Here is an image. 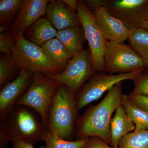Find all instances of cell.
Masks as SVG:
<instances>
[{"mask_svg":"<svg viewBox=\"0 0 148 148\" xmlns=\"http://www.w3.org/2000/svg\"><path fill=\"white\" fill-rule=\"evenodd\" d=\"M60 85L44 74L33 73L29 88L18 98L15 105L26 106L34 111L47 128L51 104Z\"/></svg>","mask_w":148,"mask_h":148,"instance_id":"5","label":"cell"},{"mask_svg":"<svg viewBox=\"0 0 148 148\" xmlns=\"http://www.w3.org/2000/svg\"><path fill=\"white\" fill-rule=\"evenodd\" d=\"M104 61L106 71L110 75L127 73L147 68L141 56L124 42L108 41Z\"/></svg>","mask_w":148,"mask_h":148,"instance_id":"8","label":"cell"},{"mask_svg":"<svg viewBox=\"0 0 148 148\" xmlns=\"http://www.w3.org/2000/svg\"><path fill=\"white\" fill-rule=\"evenodd\" d=\"M129 45L141 56L148 68V31L139 27L130 31Z\"/></svg>","mask_w":148,"mask_h":148,"instance_id":"20","label":"cell"},{"mask_svg":"<svg viewBox=\"0 0 148 148\" xmlns=\"http://www.w3.org/2000/svg\"><path fill=\"white\" fill-rule=\"evenodd\" d=\"M147 69H148V68H147Z\"/></svg>","mask_w":148,"mask_h":148,"instance_id":"33","label":"cell"},{"mask_svg":"<svg viewBox=\"0 0 148 148\" xmlns=\"http://www.w3.org/2000/svg\"><path fill=\"white\" fill-rule=\"evenodd\" d=\"M88 138L75 141H69L62 139L48 130L43 141L45 145L41 148H83Z\"/></svg>","mask_w":148,"mask_h":148,"instance_id":"21","label":"cell"},{"mask_svg":"<svg viewBox=\"0 0 148 148\" xmlns=\"http://www.w3.org/2000/svg\"><path fill=\"white\" fill-rule=\"evenodd\" d=\"M15 45L13 33L10 31L2 32L0 35V51L4 55H10Z\"/></svg>","mask_w":148,"mask_h":148,"instance_id":"25","label":"cell"},{"mask_svg":"<svg viewBox=\"0 0 148 148\" xmlns=\"http://www.w3.org/2000/svg\"><path fill=\"white\" fill-rule=\"evenodd\" d=\"M20 69L16 66L10 55H4L0 58V86L3 87L10 82L16 73V71Z\"/></svg>","mask_w":148,"mask_h":148,"instance_id":"24","label":"cell"},{"mask_svg":"<svg viewBox=\"0 0 148 148\" xmlns=\"http://www.w3.org/2000/svg\"><path fill=\"white\" fill-rule=\"evenodd\" d=\"M33 73L22 69L17 77L2 87L0 92V117L1 120L6 116L15 106L21 93L30 84Z\"/></svg>","mask_w":148,"mask_h":148,"instance_id":"11","label":"cell"},{"mask_svg":"<svg viewBox=\"0 0 148 148\" xmlns=\"http://www.w3.org/2000/svg\"><path fill=\"white\" fill-rule=\"evenodd\" d=\"M57 32L45 17H41L27 29L23 36L29 41L41 47L48 41L56 38Z\"/></svg>","mask_w":148,"mask_h":148,"instance_id":"16","label":"cell"},{"mask_svg":"<svg viewBox=\"0 0 148 148\" xmlns=\"http://www.w3.org/2000/svg\"><path fill=\"white\" fill-rule=\"evenodd\" d=\"M96 74L92 69L90 49H88L71 58L64 71L60 73L46 75L59 84L66 86L75 94L86 81Z\"/></svg>","mask_w":148,"mask_h":148,"instance_id":"7","label":"cell"},{"mask_svg":"<svg viewBox=\"0 0 148 148\" xmlns=\"http://www.w3.org/2000/svg\"><path fill=\"white\" fill-rule=\"evenodd\" d=\"M83 148H119L118 147H110L108 144L97 137H90Z\"/></svg>","mask_w":148,"mask_h":148,"instance_id":"27","label":"cell"},{"mask_svg":"<svg viewBox=\"0 0 148 148\" xmlns=\"http://www.w3.org/2000/svg\"><path fill=\"white\" fill-rule=\"evenodd\" d=\"M47 130L42 119L32 109L15 105L1 120V148H7L9 141L22 140L32 144L43 141Z\"/></svg>","mask_w":148,"mask_h":148,"instance_id":"2","label":"cell"},{"mask_svg":"<svg viewBox=\"0 0 148 148\" xmlns=\"http://www.w3.org/2000/svg\"><path fill=\"white\" fill-rule=\"evenodd\" d=\"M105 8L130 31L141 27L148 14V0H108Z\"/></svg>","mask_w":148,"mask_h":148,"instance_id":"10","label":"cell"},{"mask_svg":"<svg viewBox=\"0 0 148 148\" xmlns=\"http://www.w3.org/2000/svg\"><path fill=\"white\" fill-rule=\"evenodd\" d=\"M49 0H24L10 27L12 33L23 35L27 29L46 14Z\"/></svg>","mask_w":148,"mask_h":148,"instance_id":"12","label":"cell"},{"mask_svg":"<svg viewBox=\"0 0 148 148\" xmlns=\"http://www.w3.org/2000/svg\"><path fill=\"white\" fill-rule=\"evenodd\" d=\"M141 27H143L148 31V14L143 21Z\"/></svg>","mask_w":148,"mask_h":148,"instance_id":"32","label":"cell"},{"mask_svg":"<svg viewBox=\"0 0 148 148\" xmlns=\"http://www.w3.org/2000/svg\"><path fill=\"white\" fill-rule=\"evenodd\" d=\"M86 5L92 12L105 7L108 0H85Z\"/></svg>","mask_w":148,"mask_h":148,"instance_id":"29","label":"cell"},{"mask_svg":"<svg viewBox=\"0 0 148 148\" xmlns=\"http://www.w3.org/2000/svg\"><path fill=\"white\" fill-rule=\"evenodd\" d=\"M56 38L64 45L71 58L84 50L86 39L82 26L58 31Z\"/></svg>","mask_w":148,"mask_h":148,"instance_id":"17","label":"cell"},{"mask_svg":"<svg viewBox=\"0 0 148 148\" xmlns=\"http://www.w3.org/2000/svg\"><path fill=\"white\" fill-rule=\"evenodd\" d=\"M123 87L119 83L109 89L98 105L89 108L79 121L77 135L80 140L95 137L110 144V124L114 111L122 105Z\"/></svg>","mask_w":148,"mask_h":148,"instance_id":"1","label":"cell"},{"mask_svg":"<svg viewBox=\"0 0 148 148\" xmlns=\"http://www.w3.org/2000/svg\"><path fill=\"white\" fill-rule=\"evenodd\" d=\"M130 99L138 107L148 113V96L134 95H129Z\"/></svg>","mask_w":148,"mask_h":148,"instance_id":"28","label":"cell"},{"mask_svg":"<svg viewBox=\"0 0 148 148\" xmlns=\"http://www.w3.org/2000/svg\"><path fill=\"white\" fill-rule=\"evenodd\" d=\"M92 13L96 24L108 41L124 42L128 40L130 30L107 9L103 8Z\"/></svg>","mask_w":148,"mask_h":148,"instance_id":"13","label":"cell"},{"mask_svg":"<svg viewBox=\"0 0 148 148\" xmlns=\"http://www.w3.org/2000/svg\"><path fill=\"white\" fill-rule=\"evenodd\" d=\"M41 47L51 61L61 72L63 71L71 58L64 45L56 38L48 41Z\"/></svg>","mask_w":148,"mask_h":148,"instance_id":"18","label":"cell"},{"mask_svg":"<svg viewBox=\"0 0 148 148\" xmlns=\"http://www.w3.org/2000/svg\"><path fill=\"white\" fill-rule=\"evenodd\" d=\"M122 105L135 124V131L148 130V113L136 106L126 94H123Z\"/></svg>","mask_w":148,"mask_h":148,"instance_id":"19","label":"cell"},{"mask_svg":"<svg viewBox=\"0 0 148 148\" xmlns=\"http://www.w3.org/2000/svg\"><path fill=\"white\" fill-rule=\"evenodd\" d=\"M119 148H148V130L130 132L120 141Z\"/></svg>","mask_w":148,"mask_h":148,"instance_id":"22","label":"cell"},{"mask_svg":"<svg viewBox=\"0 0 148 148\" xmlns=\"http://www.w3.org/2000/svg\"><path fill=\"white\" fill-rule=\"evenodd\" d=\"M63 2L73 10L77 12V1L76 0H63Z\"/></svg>","mask_w":148,"mask_h":148,"instance_id":"31","label":"cell"},{"mask_svg":"<svg viewBox=\"0 0 148 148\" xmlns=\"http://www.w3.org/2000/svg\"><path fill=\"white\" fill-rule=\"evenodd\" d=\"M77 12L88 42L93 71L96 73L106 71L104 54L108 41L98 26L93 14L82 0L77 1Z\"/></svg>","mask_w":148,"mask_h":148,"instance_id":"6","label":"cell"},{"mask_svg":"<svg viewBox=\"0 0 148 148\" xmlns=\"http://www.w3.org/2000/svg\"><path fill=\"white\" fill-rule=\"evenodd\" d=\"M135 125L127 115L122 105L116 110L110 124L111 146L118 147L120 141L125 135L135 130Z\"/></svg>","mask_w":148,"mask_h":148,"instance_id":"15","label":"cell"},{"mask_svg":"<svg viewBox=\"0 0 148 148\" xmlns=\"http://www.w3.org/2000/svg\"><path fill=\"white\" fill-rule=\"evenodd\" d=\"M46 14L49 21L58 31L81 26L77 12L70 8L62 1H50Z\"/></svg>","mask_w":148,"mask_h":148,"instance_id":"14","label":"cell"},{"mask_svg":"<svg viewBox=\"0 0 148 148\" xmlns=\"http://www.w3.org/2000/svg\"><path fill=\"white\" fill-rule=\"evenodd\" d=\"M13 148H34L33 144L20 140L12 142Z\"/></svg>","mask_w":148,"mask_h":148,"instance_id":"30","label":"cell"},{"mask_svg":"<svg viewBox=\"0 0 148 148\" xmlns=\"http://www.w3.org/2000/svg\"><path fill=\"white\" fill-rule=\"evenodd\" d=\"M78 110L75 93L66 86L60 84L49 108L48 130L64 140L70 138Z\"/></svg>","mask_w":148,"mask_h":148,"instance_id":"3","label":"cell"},{"mask_svg":"<svg viewBox=\"0 0 148 148\" xmlns=\"http://www.w3.org/2000/svg\"><path fill=\"white\" fill-rule=\"evenodd\" d=\"M15 45L10 56L20 69L29 70L33 73L56 75L61 71L46 55L39 46L26 39L23 35L13 33Z\"/></svg>","mask_w":148,"mask_h":148,"instance_id":"4","label":"cell"},{"mask_svg":"<svg viewBox=\"0 0 148 148\" xmlns=\"http://www.w3.org/2000/svg\"><path fill=\"white\" fill-rule=\"evenodd\" d=\"M22 0L0 1L1 24H8L16 18L22 5Z\"/></svg>","mask_w":148,"mask_h":148,"instance_id":"23","label":"cell"},{"mask_svg":"<svg viewBox=\"0 0 148 148\" xmlns=\"http://www.w3.org/2000/svg\"><path fill=\"white\" fill-rule=\"evenodd\" d=\"M133 81L134 88L131 94L148 96V73L143 72Z\"/></svg>","mask_w":148,"mask_h":148,"instance_id":"26","label":"cell"},{"mask_svg":"<svg viewBox=\"0 0 148 148\" xmlns=\"http://www.w3.org/2000/svg\"><path fill=\"white\" fill-rule=\"evenodd\" d=\"M146 68L127 73L114 75L96 74L80 89L75 96L78 110L99 99L104 92L119 82L126 80L134 81Z\"/></svg>","mask_w":148,"mask_h":148,"instance_id":"9","label":"cell"}]
</instances>
